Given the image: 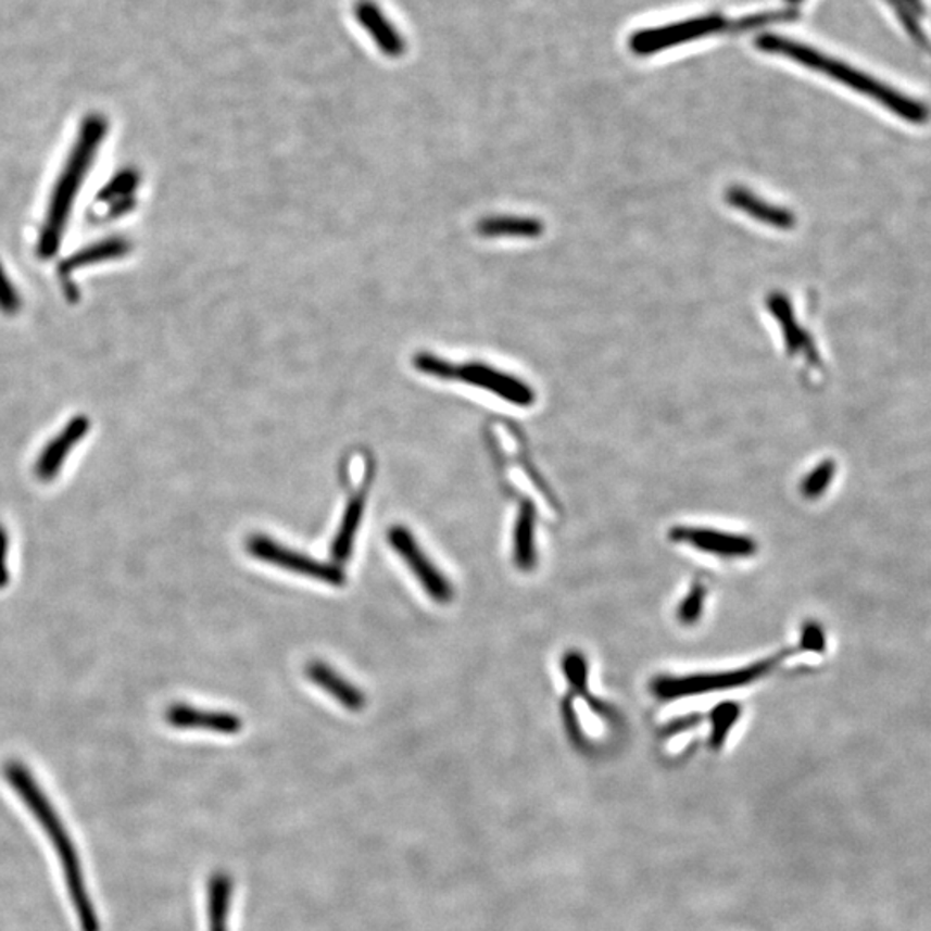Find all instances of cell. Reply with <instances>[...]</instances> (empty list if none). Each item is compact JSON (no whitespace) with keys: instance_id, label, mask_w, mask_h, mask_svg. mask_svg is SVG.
Wrapping results in <instances>:
<instances>
[{"instance_id":"obj_1","label":"cell","mask_w":931,"mask_h":931,"mask_svg":"<svg viewBox=\"0 0 931 931\" xmlns=\"http://www.w3.org/2000/svg\"><path fill=\"white\" fill-rule=\"evenodd\" d=\"M4 777L11 789L22 798L26 809L35 816L38 825L43 828L51 840L52 847L61 860L67 894L72 897L73 907L80 921L81 931H101L99 916L93 907L92 898L88 895L80 857L76 854L72 836L67 835L63 819L59 816L52 802L43 789L38 785L34 772L29 771L20 760H9L4 766Z\"/></svg>"},{"instance_id":"obj_2","label":"cell","mask_w":931,"mask_h":931,"mask_svg":"<svg viewBox=\"0 0 931 931\" xmlns=\"http://www.w3.org/2000/svg\"><path fill=\"white\" fill-rule=\"evenodd\" d=\"M108 130L109 123L102 114H88L81 123L78 137L73 143L72 152L67 155L66 164L61 169L47 205L46 219L37 240V254L40 260H51L61 249L76 196L80 192L81 185L96 161L97 152L101 149Z\"/></svg>"},{"instance_id":"obj_3","label":"cell","mask_w":931,"mask_h":931,"mask_svg":"<svg viewBox=\"0 0 931 931\" xmlns=\"http://www.w3.org/2000/svg\"><path fill=\"white\" fill-rule=\"evenodd\" d=\"M756 46L757 49L768 52V54L785 55V58L794 59L802 66L825 73L833 80L847 85L852 90L871 97L881 105L890 109L892 113L903 116L907 122L924 123L928 119V109L924 105L913 101L903 93L895 92L894 88L873 80L871 76L857 72L847 64L840 63L836 59L828 58V55L804 46V43L794 42V40L778 37V35H760L756 38Z\"/></svg>"},{"instance_id":"obj_4","label":"cell","mask_w":931,"mask_h":931,"mask_svg":"<svg viewBox=\"0 0 931 931\" xmlns=\"http://www.w3.org/2000/svg\"><path fill=\"white\" fill-rule=\"evenodd\" d=\"M730 29V22L719 14L693 17L672 25L657 26V28L640 29L631 35L630 49L637 55H651L656 52L666 51L669 47L697 40L707 37L715 32Z\"/></svg>"},{"instance_id":"obj_5","label":"cell","mask_w":931,"mask_h":931,"mask_svg":"<svg viewBox=\"0 0 931 931\" xmlns=\"http://www.w3.org/2000/svg\"><path fill=\"white\" fill-rule=\"evenodd\" d=\"M247 551L264 563L275 564L280 568L299 573V575L314 578V580L325 581V583H331V586H342L345 581L342 569L337 568L334 564L319 563L313 557L290 551V549L284 548L281 543L275 542L264 534H254L247 542Z\"/></svg>"},{"instance_id":"obj_6","label":"cell","mask_w":931,"mask_h":931,"mask_svg":"<svg viewBox=\"0 0 931 931\" xmlns=\"http://www.w3.org/2000/svg\"><path fill=\"white\" fill-rule=\"evenodd\" d=\"M390 545L393 551L398 552L399 556L407 563L414 577L418 578L426 593L439 604H448L451 602L454 590L448 578L443 577L439 569L435 568L428 557L423 554L418 542L414 539L410 530L404 527H393L389 533Z\"/></svg>"},{"instance_id":"obj_7","label":"cell","mask_w":931,"mask_h":931,"mask_svg":"<svg viewBox=\"0 0 931 931\" xmlns=\"http://www.w3.org/2000/svg\"><path fill=\"white\" fill-rule=\"evenodd\" d=\"M771 663H775V660H769L765 665L754 666V668L744 669V671L725 672V675H718V677L665 678V680L657 681L654 692L660 699H677L681 697V695H687V693L733 689V687L744 685L747 681L765 675Z\"/></svg>"},{"instance_id":"obj_8","label":"cell","mask_w":931,"mask_h":931,"mask_svg":"<svg viewBox=\"0 0 931 931\" xmlns=\"http://www.w3.org/2000/svg\"><path fill=\"white\" fill-rule=\"evenodd\" d=\"M90 422L87 416H76L47 443L35 464V475L40 481H52L66 463L67 455L87 437Z\"/></svg>"},{"instance_id":"obj_9","label":"cell","mask_w":931,"mask_h":931,"mask_svg":"<svg viewBox=\"0 0 931 931\" xmlns=\"http://www.w3.org/2000/svg\"><path fill=\"white\" fill-rule=\"evenodd\" d=\"M354 16L357 23L368 32L369 37L373 38L376 47L380 49L381 54L392 59L404 55V37L389 22V17L381 13V9L378 8L376 2H373V0H357L354 4Z\"/></svg>"},{"instance_id":"obj_10","label":"cell","mask_w":931,"mask_h":931,"mask_svg":"<svg viewBox=\"0 0 931 931\" xmlns=\"http://www.w3.org/2000/svg\"><path fill=\"white\" fill-rule=\"evenodd\" d=\"M166 721L180 730H205L223 735H235L242 730V719L228 713L202 710L187 704H175L166 713Z\"/></svg>"},{"instance_id":"obj_11","label":"cell","mask_w":931,"mask_h":931,"mask_svg":"<svg viewBox=\"0 0 931 931\" xmlns=\"http://www.w3.org/2000/svg\"><path fill=\"white\" fill-rule=\"evenodd\" d=\"M672 539L678 540V542L690 543V545L699 549V551L709 552V554L722 557L748 556V554L756 551L754 542L745 539V537L719 533V531L713 530L678 528V530H672Z\"/></svg>"},{"instance_id":"obj_12","label":"cell","mask_w":931,"mask_h":931,"mask_svg":"<svg viewBox=\"0 0 931 931\" xmlns=\"http://www.w3.org/2000/svg\"><path fill=\"white\" fill-rule=\"evenodd\" d=\"M728 204L733 205L737 210L744 211L748 216L754 217L757 222L766 223L769 226H777L780 230H790L794 228L795 216L790 211L781 210L777 205L768 204L763 199H757L752 196L745 188L733 187L727 192Z\"/></svg>"},{"instance_id":"obj_13","label":"cell","mask_w":931,"mask_h":931,"mask_svg":"<svg viewBox=\"0 0 931 931\" xmlns=\"http://www.w3.org/2000/svg\"><path fill=\"white\" fill-rule=\"evenodd\" d=\"M307 677L322 687L325 692L330 693L335 701L340 702L343 707L351 710H361L366 706V697L360 689L351 685L345 678L340 677L330 666L319 660H314L307 666Z\"/></svg>"},{"instance_id":"obj_14","label":"cell","mask_w":931,"mask_h":931,"mask_svg":"<svg viewBox=\"0 0 931 931\" xmlns=\"http://www.w3.org/2000/svg\"><path fill=\"white\" fill-rule=\"evenodd\" d=\"M466 378L471 383L480 385L483 389L492 390L506 401L514 402L518 405L533 404V390L527 385L511 376L502 375V373L493 372V369L483 368V366H475V368L466 369Z\"/></svg>"},{"instance_id":"obj_15","label":"cell","mask_w":931,"mask_h":931,"mask_svg":"<svg viewBox=\"0 0 931 931\" xmlns=\"http://www.w3.org/2000/svg\"><path fill=\"white\" fill-rule=\"evenodd\" d=\"M130 252V242L125 239H105L101 242L90 243L80 251H76L72 257H67L61 264V278L66 285L72 273L78 272L80 267L93 266V264L105 263V261L119 260Z\"/></svg>"},{"instance_id":"obj_16","label":"cell","mask_w":931,"mask_h":931,"mask_svg":"<svg viewBox=\"0 0 931 931\" xmlns=\"http://www.w3.org/2000/svg\"><path fill=\"white\" fill-rule=\"evenodd\" d=\"M138 184H140V176H138L137 172H134V169H123V172H117L104 185V188L97 196V201L108 205V211H105L108 219L123 216V214L134 210V193L137 190Z\"/></svg>"},{"instance_id":"obj_17","label":"cell","mask_w":931,"mask_h":931,"mask_svg":"<svg viewBox=\"0 0 931 931\" xmlns=\"http://www.w3.org/2000/svg\"><path fill=\"white\" fill-rule=\"evenodd\" d=\"M231 895L234 880L226 871H214L207 881V918L210 931H230Z\"/></svg>"},{"instance_id":"obj_18","label":"cell","mask_w":931,"mask_h":931,"mask_svg":"<svg viewBox=\"0 0 931 931\" xmlns=\"http://www.w3.org/2000/svg\"><path fill=\"white\" fill-rule=\"evenodd\" d=\"M364 507H366V489L355 493L343 513L342 525L334 542V557L337 561H347L354 548L355 533L363 521Z\"/></svg>"},{"instance_id":"obj_19","label":"cell","mask_w":931,"mask_h":931,"mask_svg":"<svg viewBox=\"0 0 931 931\" xmlns=\"http://www.w3.org/2000/svg\"><path fill=\"white\" fill-rule=\"evenodd\" d=\"M542 223L537 219H521V217H501V219H489L481 223V234L489 237L498 235H513V237H539L542 235Z\"/></svg>"},{"instance_id":"obj_20","label":"cell","mask_w":931,"mask_h":931,"mask_svg":"<svg viewBox=\"0 0 931 931\" xmlns=\"http://www.w3.org/2000/svg\"><path fill=\"white\" fill-rule=\"evenodd\" d=\"M533 528L534 513L531 506H523L516 525V549L514 556L519 568H530L533 564Z\"/></svg>"},{"instance_id":"obj_21","label":"cell","mask_w":931,"mask_h":931,"mask_svg":"<svg viewBox=\"0 0 931 931\" xmlns=\"http://www.w3.org/2000/svg\"><path fill=\"white\" fill-rule=\"evenodd\" d=\"M835 477V464L833 461H823L818 468L807 475L806 480L802 483V493L807 499H818L823 495L830 487L831 480Z\"/></svg>"},{"instance_id":"obj_22","label":"cell","mask_w":931,"mask_h":931,"mask_svg":"<svg viewBox=\"0 0 931 931\" xmlns=\"http://www.w3.org/2000/svg\"><path fill=\"white\" fill-rule=\"evenodd\" d=\"M20 310H22V295L5 273L4 264L0 263V313L14 316L20 313Z\"/></svg>"},{"instance_id":"obj_23","label":"cell","mask_w":931,"mask_h":931,"mask_svg":"<svg viewBox=\"0 0 931 931\" xmlns=\"http://www.w3.org/2000/svg\"><path fill=\"white\" fill-rule=\"evenodd\" d=\"M802 647L807 651L821 652L825 649V633L819 625L810 622L802 633Z\"/></svg>"},{"instance_id":"obj_24","label":"cell","mask_w":931,"mask_h":931,"mask_svg":"<svg viewBox=\"0 0 931 931\" xmlns=\"http://www.w3.org/2000/svg\"><path fill=\"white\" fill-rule=\"evenodd\" d=\"M9 537L5 528L0 525V589H5L9 583Z\"/></svg>"},{"instance_id":"obj_25","label":"cell","mask_w":931,"mask_h":931,"mask_svg":"<svg viewBox=\"0 0 931 931\" xmlns=\"http://www.w3.org/2000/svg\"><path fill=\"white\" fill-rule=\"evenodd\" d=\"M701 607L702 595L701 590H697L693 593V597L685 602V606L681 607V618L685 619L687 622L693 621L701 613Z\"/></svg>"},{"instance_id":"obj_26","label":"cell","mask_w":931,"mask_h":931,"mask_svg":"<svg viewBox=\"0 0 931 931\" xmlns=\"http://www.w3.org/2000/svg\"><path fill=\"white\" fill-rule=\"evenodd\" d=\"M787 2H790V4H798L802 0H787Z\"/></svg>"}]
</instances>
